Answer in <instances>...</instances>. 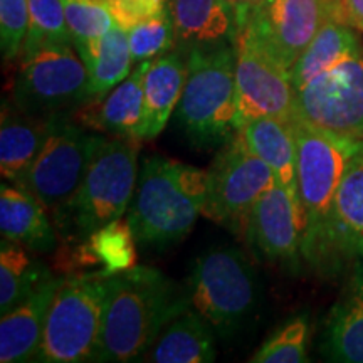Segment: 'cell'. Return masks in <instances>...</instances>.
<instances>
[{
  "instance_id": "obj_30",
  "label": "cell",
  "mask_w": 363,
  "mask_h": 363,
  "mask_svg": "<svg viewBox=\"0 0 363 363\" xmlns=\"http://www.w3.org/2000/svg\"><path fill=\"white\" fill-rule=\"evenodd\" d=\"M310 320L306 315L286 321L251 357L254 363H299L306 362Z\"/></svg>"
},
{
  "instance_id": "obj_3",
  "label": "cell",
  "mask_w": 363,
  "mask_h": 363,
  "mask_svg": "<svg viewBox=\"0 0 363 363\" xmlns=\"http://www.w3.org/2000/svg\"><path fill=\"white\" fill-rule=\"evenodd\" d=\"M140 142L99 138L79 189L51 214L61 244L83 242L99 227L126 214L138 180Z\"/></svg>"
},
{
  "instance_id": "obj_6",
  "label": "cell",
  "mask_w": 363,
  "mask_h": 363,
  "mask_svg": "<svg viewBox=\"0 0 363 363\" xmlns=\"http://www.w3.org/2000/svg\"><path fill=\"white\" fill-rule=\"evenodd\" d=\"M187 291L190 306L222 340L246 328L257 308V278L246 254L214 247L194 261Z\"/></svg>"
},
{
  "instance_id": "obj_20",
  "label": "cell",
  "mask_w": 363,
  "mask_h": 363,
  "mask_svg": "<svg viewBox=\"0 0 363 363\" xmlns=\"http://www.w3.org/2000/svg\"><path fill=\"white\" fill-rule=\"evenodd\" d=\"M238 131L244 142L249 145V148L262 162L267 163L276 177V184L288 190L294 201L299 203L298 153L293 120L288 121L274 116H262L247 121Z\"/></svg>"
},
{
  "instance_id": "obj_28",
  "label": "cell",
  "mask_w": 363,
  "mask_h": 363,
  "mask_svg": "<svg viewBox=\"0 0 363 363\" xmlns=\"http://www.w3.org/2000/svg\"><path fill=\"white\" fill-rule=\"evenodd\" d=\"M136 239L128 219H120L99 227L84 246L94 262L98 276L110 278L118 272L128 271L136 266Z\"/></svg>"
},
{
  "instance_id": "obj_5",
  "label": "cell",
  "mask_w": 363,
  "mask_h": 363,
  "mask_svg": "<svg viewBox=\"0 0 363 363\" xmlns=\"http://www.w3.org/2000/svg\"><path fill=\"white\" fill-rule=\"evenodd\" d=\"M177 123L197 148L222 147L238 131L235 48L229 43L189 49Z\"/></svg>"
},
{
  "instance_id": "obj_35",
  "label": "cell",
  "mask_w": 363,
  "mask_h": 363,
  "mask_svg": "<svg viewBox=\"0 0 363 363\" xmlns=\"http://www.w3.org/2000/svg\"><path fill=\"white\" fill-rule=\"evenodd\" d=\"M337 2L340 21L363 33V0H337Z\"/></svg>"
},
{
  "instance_id": "obj_7",
  "label": "cell",
  "mask_w": 363,
  "mask_h": 363,
  "mask_svg": "<svg viewBox=\"0 0 363 363\" xmlns=\"http://www.w3.org/2000/svg\"><path fill=\"white\" fill-rule=\"evenodd\" d=\"M108 278L66 276L45 320L35 362H89L101 330Z\"/></svg>"
},
{
  "instance_id": "obj_11",
  "label": "cell",
  "mask_w": 363,
  "mask_h": 363,
  "mask_svg": "<svg viewBox=\"0 0 363 363\" xmlns=\"http://www.w3.org/2000/svg\"><path fill=\"white\" fill-rule=\"evenodd\" d=\"M294 116L330 133L363 140V52L352 54L299 88Z\"/></svg>"
},
{
  "instance_id": "obj_9",
  "label": "cell",
  "mask_w": 363,
  "mask_h": 363,
  "mask_svg": "<svg viewBox=\"0 0 363 363\" xmlns=\"http://www.w3.org/2000/svg\"><path fill=\"white\" fill-rule=\"evenodd\" d=\"M276 185L272 170L244 142L239 131L207 172V199L202 216L242 238L254 203Z\"/></svg>"
},
{
  "instance_id": "obj_17",
  "label": "cell",
  "mask_w": 363,
  "mask_h": 363,
  "mask_svg": "<svg viewBox=\"0 0 363 363\" xmlns=\"http://www.w3.org/2000/svg\"><path fill=\"white\" fill-rule=\"evenodd\" d=\"M65 278H52L34 289L0 320V362L34 360L43 340L49 308Z\"/></svg>"
},
{
  "instance_id": "obj_10",
  "label": "cell",
  "mask_w": 363,
  "mask_h": 363,
  "mask_svg": "<svg viewBox=\"0 0 363 363\" xmlns=\"http://www.w3.org/2000/svg\"><path fill=\"white\" fill-rule=\"evenodd\" d=\"M99 138L67 116H52L39 155L16 185L33 194L52 214L79 189Z\"/></svg>"
},
{
  "instance_id": "obj_29",
  "label": "cell",
  "mask_w": 363,
  "mask_h": 363,
  "mask_svg": "<svg viewBox=\"0 0 363 363\" xmlns=\"http://www.w3.org/2000/svg\"><path fill=\"white\" fill-rule=\"evenodd\" d=\"M29 30L21 54L22 59L48 45L74 44L62 0H29Z\"/></svg>"
},
{
  "instance_id": "obj_23",
  "label": "cell",
  "mask_w": 363,
  "mask_h": 363,
  "mask_svg": "<svg viewBox=\"0 0 363 363\" xmlns=\"http://www.w3.org/2000/svg\"><path fill=\"white\" fill-rule=\"evenodd\" d=\"M187 76V57L167 52L152 62L145 76V133L152 140L165 128L180 101Z\"/></svg>"
},
{
  "instance_id": "obj_34",
  "label": "cell",
  "mask_w": 363,
  "mask_h": 363,
  "mask_svg": "<svg viewBox=\"0 0 363 363\" xmlns=\"http://www.w3.org/2000/svg\"><path fill=\"white\" fill-rule=\"evenodd\" d=\"M113 19L121 29L142 24L162 16L167 11V0H108Z\"/></svg>"
},
{
  "instance_id": "obj_25",
  "label": "cell",
  "mask_w": 363,
  "mask_h": 363,
  "mask_svg": "<svg viewBox=\"0 0 363 363\" xmlns=\"http://www.w3.org/2000/svg\"><path fill=\"white\" fill-rule=\"evenodd\" d=\"M88 69L89 99L103 98L125 81L131 72V57L128 34L115 24L103 38L93 43L74 45Z\"/></svg>"
},
{
  "instance_id": "obj_13",
  "label": "cell",
  "mask_w": 363,
  "mask_h": 363,
  "mask_svg": "<svg viewBox=\"0 0 363 363\" xmlns=\"http://www.w3.org/2000/svg\"><path fill=\"white\" fill-rule=\"evenodd\" d=\"M330 16L338 19L337 0H267L238 17V24L246 26L262 48L291 71Z\"/></svg>"
},
{
  "instance_id": "obj_19",
  "label": "cell",
  "mask_w": 363,
  "mask_h": 363,
  "mask_svg": "<svg viewBox=\"0 0 363 363\" xmlns=\"http://www.w3.org/2000/svg\"><path fill=\"white\" fill-rule=\"evenodd\" d=\"M179 43L216 45L234 43L239 24L235 9L227 0H167Z\"/></svg>"
},
{
  "instance_id": "obj_24",
  "label": "cell",
  "mask_w": 363,
  "mask_h": 363,
  "mask_svg": "<svg viewBox=\"0 0 363 363\" xmlns=\"http://www.w3.org/2000/svg\"><path fill=\"white\" fill-rule=\"evenodd\" d=\"M214 330L195 310L187 308L162 331L150 352L155 363H207L216 360Z\"/></svg>"
},
{
  "instance_id": "obj_22",
  "label": "cell",
  "mask_w": 363,
  "mask_h": 363,
  "mask_svg": "<svg viewBox=\"0 0 363 363\" xmlns=\"http://www.w3.org/2000/svg\"><path fill=\"white\" fill-rule=\"evenodd\" d=\"M323 352L333 362L363 363V264H355V274L330 311Z\"/></svg>"
},
{
  "instance_id": "obj_2",
  "label": "cell",
  "mask_w": 363,
  "mask_h": 363,
  "mask_svg": "<svg viewBox=\"0 0 363 363\" xmlns=\"http://www.w3.org/2000/svg\"><path fill=\"white\" fill-rule=\"evenodd\" d=\"M207 199V172L163 157L143 162L128 222L140 246L165 249L187 235Z\"/></svg>"
},
{
  "instance_id": "obj_27",
  "label": "cell",
  "mask_w": 363,
  "mask_h": 363,
  "mask_svg": "<svg viewBox=\"0 0 363 363\" xmlns=\"http://www.w3.org/2000/svg\"><path fill=\"white\" fill-rule=\"evenodd\" d=\"M29 249L12 240L0 244V313L11 311L34 289L52 278L43 262L30 257Z\"/></svg>"
},
{
  "instance_id": "obj_26",
  "label": "cell",
  "mask_w": 363,
  "mask_h": 363,
  "mask_svg": "<svg viewBox=\"0 0 363 363\" xmlns=\"http://www.w3.org/2000/svg\"><path fill=\"white\" fill-rule=\"evenodd\" d=\"M360 51V44L350 26L333 16L326 17L310 45L293 66L291 79L294 89L303 88L315 76Z\"/></svg>"
},
{
  "instance_id": "obj_4",
  "label": "cell",
  "mask_w": 363,
  "mask_h": 363,
  "mask_svg": "<svg viewBox=\"0 0 363 363\" xmlns=\"http://www.w3.org/2000/svg\"><path fill=\"white\" fill-rule=\"evenodd\" d=\"M298 153V195L303 211V257L330 272V219L335 195L362 140L340 136L293 116Z\"/></svg>"
},
{
  "instance_id": "obj_21",
  "label": "cell",
  "mask_w": 363,
  "mask_h": 363,
  "mask_svg": "<svg viewBox=\"0 0 363 363\" xmlns=\"http://www.w3.org/2000/svg\"><path fill=\"white\" fill-rule=\"evenodd\" d=\"M52 118H40L4 104L0 126V172L4 180L19 184L30 169L51 131Z\"/></svg>"
},
{
  "instance_id": "obj_12",
  "label": "cell",
  "mask_w": 363,
  "mask_h": 363,
  "mask_svg": "<svg viewBox=\"0 0 363 363\" xmlns=\"http://www.w3.org/2000/svg\"><path fill=\"white\" fill-rule=\"evenodd\" d=\"M234 48L238 130L262 116L291 121L296 99L291 71L276 61L246 26L239 27Z\"/></svg>"
},
{
  "instance_id": "obj_32",
  "label": "cell",
  "mask_w": 363,
  "mask_h": 363,
  "mask_svg": "<svg viewBox=\"0 0 363 363\" xmlns=\"http://www.w3.org/2000/svg\"><path fill=\"white\" fill-rule=\"evenodd\" d=\"M62 2H65L67 27L74 45L88 44L103 38L116 24L108 4L96 0H62Z\"/></svg>"
},
{
  "instance_id": "obj_15",
  "label": "cell",
  "mask_w": 363,
  "mask_h": 363,
  "mask_svg": "<svg viewBox=\"0 0 363 363\" xmlns=\"http://www.w3.org/2000/svg\"><path fill=\"white\" fill-rule=\"evenodd\" d=\"M152 61H142L125 81L103 98L89 99L72 113V120L88 130L143 140L145 133V76Z\"/></svg>"
},
{
  "instance_id": "obj_8",
  "label": "cell",
  "mask_w": 363,
  "mask_h": 363,
  "mask_svg": "<svg viewBox=\"0 0 363 363\" xmlns=\"http://www.w3.org/2000/svg\"><path fill=\"white\" fill-rule=\"evenodd\" d=\"M89 101L88 69L74 44H56L22 59L13 104L40 118L72 115Z\"/></svg>"
},
{
  "instance_id": "obj_18",
  "label": "cell",
  "mask_w": 363,
  "mask_h": 363,
  "mask_svg": "<svg viewBox=\"0 0 363 363\" xmlns=\"http://www.w3.org/2000/svg\"><path fill=\"white\" fill-rule=\"evenodd\" d=\"M48 208L19 185L2 184L0 189V234L30 252L57 251V233Z\"/></svg>"
},
{
  "instance_id": "obj_36",
  "label": "cell",
  "mask_w": 363,
  "mask_h": 363,
  "mask_svg": "<svg viewBox=\"0 0 363 363\" xmlns=\"http://www.w3.org/2000/svg\"><path fill=\"white\" fill-rule=\"evenodd\" d=\"M227 2L230 4L235 9V13H238V17L244 16V13L252 11V9L262 6V4L267 2V0H227Z\"/></svg>"
},
{
  "instance_id": "obj_14",
  "label": "cell",
  "mask_w": 363,
  "mask_h": 363,
  "mask_svg": "<svg viewBox=\"0 0 363 363\" xmlns=\"http://www.w3.org/2000/svg\"><path fill=\"white\" fill-rule=\"evenodd\" d=\"M303 230L301 207L276 184L254 203L242 238L262 259L296 269L303 256Z\"/></svg>"
},
{
  "instance_id": "obj_31",
  "label": "cell",
  "mask_w": 363,
  "mask_h": 363,
  "mask_svg": "<svg viewBox=\"0 0 363 363\" xmlns=\"http://www.w3.org/2000/svg\"><path fill=\"white\" fill-rule=\"evenodd\" d=\"M126 34H128L133 62L152 61L153 57H160L163 54L170 52L177 40L175 26L169 13V9L162 16L131 27V29L126 30Z\"/></svg>"
},
{
  "instance_id": "obj_1",
  "label": "cell",
  "mask_w": 363,
  "mask_h": 363,
  "mask_svg": "<svg viewBox=\"0 0 363 363\" xmlns=\"http://www.w3.org/2000/svg\"><path fill=\"white\" fill-rule=\"evenodd\" d=\"M187 308V288L153 267L135 266L110 276L101 330L89 362L140 360Z\"/></svg>"
},
{
  "instance_id": "obj_33",
  "label": "cell",
  "mask_w": 363,
  "mask_h": 363,
  "mask_svg": "<svg viewBox=\"0 0 363 363\" xmlns=\"http://www.w3.org/2000/svg\"><path fill=\"white\" fill-rule=\"evenodd\" d=\"M29 21V0H0V49L4 61H12L22 54Z\"/></svg>"
},
{
  "instance_id": "obj_16",
  "label": "cell",
  "mask_w": 363,
  "mask_h": 363,
  "mask_svg": "<svg viewBox=\"0 0 363 363\" xmlns=\"http://www.w3.org/2000/svg\"><path fill=\"white\" fill-rule=\"evenodd\" d=\"M363 264V140L340 182L330 219V274Z\"/></svg>"
}]
</instances>
